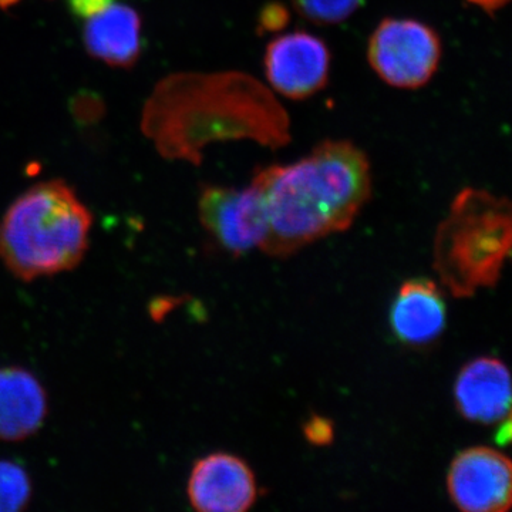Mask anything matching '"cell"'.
<instances>
[{
	"label": "cell",
	"instance_id": "6da1fadb",
	"mask_svg": "<svg viewBox=\"0 0 512 512\" xmlns=\"http://www.w3.org/2000/svg\"><path fill=\"white\" fill-rule=\"evenodd\" d=\"M252 184L266 217L259 249L275 258L346 231L372 195L369 160L348 140H325L296 163L261 168Z\"/></svg>",
	"mask_w": 512,
	"mask_h": 512
},
{
	"label": "cell",
	"instance_id": "7a4b0ae2",
	"mask_svg": "<svg viewBox=\"0 0 512 512\" xmlns=\"http://www.w3.org/2000/svg\"><path fill=\"white\" fill-rule=\"evenodd\" d=\"M144 128L164 156L200 164L212 141L252 140L281 148L291 141L284 107L245 73L180 74L161 83Z\"/></svg>",
	"mask_w": 512,
	"mask_h": 512
},
{
	"label": "cell",
	"instance_id": "3957f363",
	"mask_svg": "<svg viewBox=\"0 0 512 512\" xmlns=\"http://www.w3.org/2000/svg\"><path fill=\"white\" fill-rule=\"evenodd\" d=\"M92 225V212L70 185H33L0 220V259L22 282L72 271L89 249Z\"/></svg>",
	"mask_w": 512,
	"mask_h": 512
},
{
	"label": "cell",
	"instance_id": "277c9868",
	"mask_svg": "<svg viewBox=\"0 0 512 512\" xmlns=\"http://www.w3.org/2000/svg\"><path fill=\"white\" fill-rule=\"evenodd\" d=\"M511 202L491 192L464 188L437 229L433 268L454 298L494 288L510 258Z\"/></svg>",
	"mask_w": 512,
	"mask_h": 512
},
{
	"label": "cell",
	"instance_id": "5b68a950",
	"mask_svg": "<svg viewBox=\"0 0 512 512\" xmlns=\"http://www.w3.org/2000/svg\"><path fill=\"white\" fill-rule=\"evenodd\" d=\"M367 59L379 79L389 86L420 89L439 69V33L419 20L383 19L370 36Z\"/></svg>",
	"mask_w": 512,
	"mask_h": 512
},
{
	"label": "cell",
	"instance_id": "8992f818",
	"mask_svg": "<svg viewBox=\"0 0 512 512\" xmlns=\"http://www.w3.org/2000/svg\"><path fill=\"white\" fill-rule=\"evenodd\" d=\"M202 227L222 251L234 256L261 248L266 237V217L261 192L249 187L205 185L198 201Z\"/></svg>",
	"mask_w": 512,
	"mask_h": 512
},
{
	"label": "cell",
	"instance_id": "52a82bcc",
	"mask_svg": "<svg viewBox=\"0 0 512 512\" xmlns=\"http://www.w3.org/2000/svg\"><path fill=\"white\" fill-rule=\"evenodd\" d=\"M329 47L312 33H286L265 50L266 79L286 99L305 100L325 89L330 73Z\"/></svg>",
	"mask_w": 512,
	"mask_h": 512
},
{
	"label": "cell",
	"instance_id": "ba28073f",
	"mask_svg": "<svg viewBox=\"0 0 512 512\" xmlns=\"http://www.w3.org/2000/svg\"><path fill=\"white\" fill-rule=\"evenodd\" d=\"M447 490L461 511H508L512 500L511 461L494 448H467L451 463Z\"/></svg>",
	"mask_w": 512,
	"mask_h": 512
},
{
	"label": "cell",
	"instance_id": "9c48e42d",
	"mask_svg": "<svg viewBox=\"0 0 512 512\" xmlns=\"http://www.w3.org/2000/svg\"><path fill=\"white\" fill-rule=\"evenodd\" d=\"M188 500L201 512H244L255 504L258 487L251 468L228 453L202 457L192 467Z\"/></svg>",
	"mask_w": 512,
	"mask_h": 512
},
{
	"label": "cell",
	"instance_id": "30bf717a",
	"mask_svg": "<svg viewBox=\"0 0 512 512\" xmlns=\"http://www.w3.org/2000/svg\"><path fill=\"white\" fill-rule=\"evenodd\" d=\"M458 412L474 423L501 424L511 419L510 372L501 360L478 357L458 373L454 384Z\"/></svg>",
	"mask_w": 512,
	"mask_h": 512
},
{
	"label": "cell",
	"instance_id": "8fae6325",
	"mask_svg": "<svg viewBox=\"0 0 512 512\" xmlns=\"http://www.w3.org/2000/svg\"><path fill=\"white\" fill-rule=\"evenodd\" d=\"M394 336L409 346L436 342L446 329L447 305L439 286L426 278L404 282L389 313Z\"/></svg>",
	"mask_w": 512,
	"mask_h": 512
},
{
	"label": "cell",
	"instance_id": "7c38bea8",
	"mask_svg": "<svg viewBox=\"0 0 512 512\" xmlns=\"http://www.w3.org/2000/svg\"><path fill=\"white\" fill-rule=\"evenodd\" d=\"M49 413L43 384L19 366L0 369V441L19 443L42 429Z\"/></svg>",
	"mask_w": 512,
	"mask_h": 512
},
{
	"label": "cell",
	"instance_id": "4fadbf2b",
	"mask_svg": "<svg viewBox=\"0 0 512 512\" xmlns=\"http://www.w3.org/2000/svg\"><path fill=\"white\" fill-rule=\"evenodd\" d=\"M83 20V42L90 56L114 67H130L137 62L141 20L136 10L116 0Z\"/></svg>",
	"mask_w": 512,
	"mask_h": 512
},
{
	"label": "cell",
	"instance_id": "5bb4252c",
	"mask_svg": "<svg viewBox=\"0 0 512 512\" xmlns=\"http://www.w3.org/2000/svg\"><path fill=\"white\" fill-rule=\"evenodd\" d=\"M28 471L9 460H0V512L26 510L32 500Z\"/></svg>",
	"mask_w": 512,
	"mask_h": 512
},
{
	"label": "cell",
	"instance_id": "9a60e30c",
	"mask_svg": "<svg viewBox=\"0 0 512 512\" xmlns=\"http://www.w3.org/2000/svg\"><path fill=\"white\" fill-rule=\"evenodd\" d=\"M363 0H292L303 19L319 26L339 25L359 9Z\"/></svg>",
	"mask_w": 512,
	"mask_h": 512
},
{
	"label": "cell",
	"instance_id": "2e32d148",
	"mask_svg": "<svg viewBox=\"0 0 512 512\" xmlns=\"http://www.w3.org/2000/svg\"><path fill=\"white\" fill-rule=\"evenodd\" d=\"M303 436L313 446H328L335 437L332 421L322 416H312L303 426Z\"/></svg>",
	"mask_w": 512,
	"mask_h": 512
},
{
	"label": "cell",
	"instance_id": "e0dca14e",
	"mask_svg": "<svg viewBox=\"0 0 512 512\" xmlns=\"http://www.w3.org/2000/svg\"><path fill=\"white\" fill-rule=\"evenodd\" d=\"M288 20V13L284 6L278 5V3H271L262 10L261 23L262 30H269V32H275V30L284 28Z\"/></svg>",
	"mask_w": 512,
	"mask_h": 512
},
{
	"label": "cell",
	"instance_id": "ac0fdd59",
	"mask_svg": "<svg viewBox=\"0 0 512 512\" xmlns=\"http://www.w3.org/2000/svg\"><path fill=\"white\" fill-rule=\"evenodd\" d=\"M116 0H69L70 10L77 18L86 19Z\"/></svg>",
	"mask_w": 512,
	"mask_h": 512
},
{
	"label": "cell",
	"instance_id": "d6986e66",
	"mask_svg": "<svg viewBox=\"0 0 512 512\" xmlns=\"http://www.w3.org/2000/svg\"><path fill=\"white\" fill-rule=\"evenodd\" d=\"M467 2L484 10L488 15H494L495 12H498V10L503 9L505 5H508L510 0H467Z\"/></svg>",
	"mask_w": 512,
	"mask_h": 512
}]
</instances>
